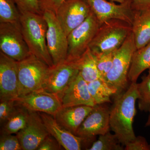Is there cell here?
I'll return each instance as SVG.
<instances>
[{
    "label": "cell",
    "mask_w": 150,
    "mask_h": 150,
    "mask_svg": "<svg viewBox=\"0 0 150 150\" xmlns=\"http://www.w3.org/2000/svg\"><path fill=\"white\" fill-rule=\"evenodd\" d=\"M64 0H38L42 13L46 11L52 12L56 14Z\"/></svg>",
    "instance_id": "1f68e13d"
},
{
    "label": "cell",
    "mask_w": 150,
    "mask_h": 150,
    "mask_svg": "<svg viewBox=\"0 0 150 150\" xmlns=\"http://www.w3.org/2000/svg\"><path fill=\"white\" fill-rule=\"evenodd\" d=\"M62 146L53 136L49 134L40 143L36 150H62Z\"/></svg>",
    "instance_id": "d6a6232c"
},
{
    "label": "cell",
    "mask_w": 150,
    "mask_h": 150,
    "mask_svg": "<svg viewBox=\"0 0 150 150\" xmlns=\"http://www.w3.org/2000/svg\"><path fill=\"white\" fill-rule=\"evenodd\" d=\"M93 106L81 105L62 107L54 116L57 123L76 135L79 127Z\"/></svg>",
    "instance_id": "ac0fdd59"
},
{
    "label": "cell",
    "mask_w": 150,
    "mask_h": 150,
    "mask_svg": "<svg viewBox=\"0 0 150 150\" xmlns=\"http://www.w3.org/2000/svg\"><path fill=\"white\" fill-rule=\"evenodd\" d=\"M123 146L115 134H112L110 131L103 135L92 144L89 150H123Z\"/></svg>",
    "instance_id": "d4e9b609"
},
{
    "label": "cell",
    "mask_w": 150,
    "mask_h": 150,
    "mask_svg": "<svg viewBox=\"0 0 150 150\" xmlns=\"http://www.w3.org/2000/svg\"><path fill=\"white\" fill-rule=\"evenodd\" d=\"M149 74H148V76H150V68L149 69Z\"/></svg>",
    "instance_id": "8d00e7d4"
},
{
    "label": "cell",
    "mask_w": 150,
    "mask_h": 150,
    "mask_svg": "<svg viewBox=\"0 0 150 150\" xmlns=\"http://www.w3.org/2000/svg\"><path fill=\"white\" fill-rule=\"evenodd\" d=\"M100 24L91 11L89 15L68 35L67 60L75 61L85 52L97 32Z\"/></svg>",
    "instance_id": "8992f818"
},
{
    "label": "cell",
    "mask_w": 150,
    "mask_h": 150,
    "mask_svg": "<svg viewBox=\"0 0 150 150\" xmlns=\"http://www.w3.org/2000/svg\"><path fill=\"white\" fill-rule=\"evenodd\" d=\"M1 134L0 150H21V145L17 135Z\"/></svg>",
    "instance_id": "83f0119b"
},
{
    "label": "cell",
    "mask_w": 150,
    "mask_h": 150,
    "mask_svg": "<svg viewBox=\"0 0 150 150\" xmlns=\"http://www.w3.org/2000/svg\"><path fill=\"white\" fill-rule=\"evenodd\" d=\"M17 62L0 51V100L18 98Z\"/></svg>",
    "instance_id": "4fadbf2b"
},
{
    "label": "cell",
    "mask_w": 150,
    "mask_h": 150,
    "mask_svg": "<svg viewBox=\"0 0 150 150\" xmlns=\"http://www.w3.org/2000/svg\"><path fill=\"white\" fill-rule=\"evenodd\" d=\"M48 133L57 140L62 147L66 150H80L82 149L84 140L73 134L57 123L53 115L39 112Z\"/></svg>",
    "instance_id": "e0dca14e"
},
{
    "label": "cell",
    "mask_w": 150,
    "mask_h": 150,
    "mask_svg": "<svg viewBox=\"0 0 150 150\" xmlns=\"http://www.w3.org/2000/svg\"><path fill=\"white\" fill-rule=\"evenodd\" d=\"M17 67L18 97L42 89L50 67L32 54L18 62Z\"/></svg>",
    "instance_id": "5b68a950"
},
{
    "label": "cell",
    "mask_w": 150,
    "mask_h": 150,
    "mask_svg": "<svg viewBox=\"0 0 150 150\" xmlns=\"http://www.w3.org/2000/svg\"><path fill=\"white\" fill-rule=\"evenodd\" d=\"M17 102L14 112L8 121L1 127V134H16L26 126L29 110Z\"/></svg>",
    "instance_id": "603a6c76"
},
{
    "label": "cell",
    "mask_w": 150,
    "mask_h": 150,
    "mask_svg": "<svg viewBox=\"0 0 150 150\" xmlns=\"http://www.w3.org/2000/svg\"><path fill=\"white\" fill-rule=\"evenodd\" d=\"M132 28L136 49L150 43V8L136 11Z\"/></svg>",
    "instance_id": "d6986e66"
},
{
    "label": "cell",
    "mask_w": 150,
    "mask_h": 150,
    "mask_svg": "<svg viewBox=\"0 0 150 150\" xmlns=\"http://www.w3.org/2000/svg\"><path fill=\"white\" fill-rule=\"evenodd\" d=\"M88 86L95 105L111 102V97L117 94V91L102 78L88 83Z\"/></svg>",
    "instance_id": "7402d4cb"
},
{
    "label": "cell",
    "mask_w": 150,
    "mask_h": 150,
    "mask_svg": "<svg viewBox=\"0 0 150 150\" xmlns=\"http://www.w3.org/2000/svg\"><path fill=\"white\" fill-rule=\"evenodd\" d=\"M79 73L75 61L66 60L50 68L42 88L59 98Z\"/></svg>",
    "instance_id": "8fae6325"
},
{
    "label": "cell",
    "mask_w": 150,
    "mask_h": 150,
    "mask_svg": "<svg viewBox=\"0 0 150 150\" xmlns=\"http://www.w3.org/2000/svg\"><path fill=\"white\" fill-rule=\"evenodd\" d=\"M110 108L106 104L96 105L79 127L76 135L85 143L94 142L98 135L107 133L110 129Z\"/></svg>",
    "instance_id": "30bf717a"
},
{
    "label": "cell",
    "mask_w": 150,
    "mask_h": 150,
    "mask_svg": "<svg viewBox=\"0 0 150 150\" xmlns=\"http://www.w3.org/2000/svg\"><path fill=\"white\" fill-rule=\"evenodd\" d=\"M149 112V114L147 121L146 123V125H145L146 127H150V108Z\"/></svg>",
    "instance_id": "d590c367"
},
{
    "label": "cell",
    "mask_w": 150,
    "mask_h": 150,
    "mask_svg": "<svg viewBox=\"0 0 150 150\" xmlns=\"http://www.w3.org/2000/svg\"><path fill=\"white\" fill-rule=\"evenodd\" d=\"M85 1L100 25L108 21L117 19L126 22L132 26L136 10L131 0L118 4L108 0Z\"/></svg>",
    "instance_id": "ba28073f"
},
{
    "label": "cell",
    "mask_w": 150,
    "mask_h": 150,
    "mask_svg": "<svg viewBox=\"0 0 150 150\" xmlns=\"http://www.w3.org/2000/svg\"><path fill=\"white\" fill-rule=\"evenodd\" d=\"M132 30V26L126 22L108 21L100 26L89 47L92 51L113 52L121 47Z\"/></svg>",
    "instance_id": "3957f363"
},
{
    "label": "cell",
    "mask_w": 150,
    "mask_h": 150,
    "mask_svg": "<svg viewBox=\"0 0 150 150\" xmlns=\"http://www.w3.org/2000/svg\"><path fill=\"white\" fill-rule=\"evenodd\" d=\"M16 100H4L0 103V124L1 127L7 122L16 109Z\"/></svg>",
    "instance_id": "f1b7e54d"
},
{
    "label": "cell",
    "mask_w": 150,
    "mask_h": 150,
    "mask_svg": "<svg viewBox=\"0 0 150 150\" xmlns=\"http://www.w3.org/2000/svg\"><path fill=\"white\" fill-rule=\"evenodd\" d=\"M16 100L28 110L45 112L53 116L62 107L58 97L42 88L19 97Z\"/></svg>",
    "instance_id": "9a60e30c"
},
{
    "label": "cell",
    "mask_w": 150,
    "mask_h": 150,
    "mask_svg": "<svg viewBox=\"0 0 150 150\" xmlns=\"http://www.w3.org/2000/svg\"><path fill=\"white\" fill-rule=\"evenodd\" d=\"M91 10L85 0H64L56 14L67 36L87 18Z\"/></svg>",
    "instance_id": "7c38bea8"
},
{
    "label": "cell",
    "mask_w": 150,
    "mask_h": 150,
    "mask_svg": "<svg viewBox=\"0 0 150 150\" xmlns=\"http://www.w3.org/2000/svg\"><path fill=\"white\" fill-rule=\"evenodd\" d=\"M138 98L137 83L132 82L126 91L115 96L110 108V129L123 146L136 137L133 125Z\"/></svg>",
    "instance_id": "6da1fadb"
},
{
    "label": "cell",
    "mask_w": 150,
    "mask_h": 150,
    "mask_svg": "<svg viewBox=\"0 0 150 150\" xmlns=\"http://www.w3.org/2000/svg\"><path fill=\"white\" fill-rule=\"evenodd\" d=\"M108 1H110L113 2H116L118 4H121L126 2L128 0H108Z\"/></svg>",
    "instance_id": "e575fe53"
},
{
    "label": "cell",
    "mask_w": 150,
    "mask_h": 150,
    "mask_svg": "<svg viewBox=\"0 0 150 150\" xmlns=\"http://www.w3.org/2000/svg\"><path fill=\"white\" fill-rule=\"evenodd\" d=\"M43 14L48 25L46 34L47 47L54 66H56L67 60L68 36L60 25L54 13L46 11Z\"/></svg>",
    "instance_id": "9c48e42d"
},
{
    "label": "cell",
    "mask_w": 150,
    "mask_h": 150,
    "mask_svg": "<svg viewBox=\"0 0 150 150\" xmlns=\"http://www.w3.org/2000/svg\"><path fill=\"white\" fill-rule=\"evenodd\" d=\"M21 13L14 0H0V23H20Z\"/></svg>",
    "instance_id": "cb8c5ba5"
},
{
    "label": "cell",
    "mask_w": 150,
    "mask_h": 150,
    "mask_svg": "<svg viewBox=\"0 0 150 150\" xmlns=\"http://www.w3.org/2000/svg\"><path fill=\"white\" fill-rule=\"evenodd\" d=\"M125 150H150V145L146 138L139 136L125 145Z\"/></svg>",
    "instance_id": "4dcf8cb0"
},
{
    "label": "cell",
    "mask_w": 150,
    "mask_h": 150,
    "mask_svg": "<svg viewBox=\"0 0 150 150\" xmlns=\"http://www.w3.org/2000/svg\"></svg>",
    "instance_id": "74e56055"
},
{
    "label": "cell",
    "mask_w": 150,
    "mask_h": 150,
    "mask_svg": "<svg viewBox=\"0 0 150 150\" xmlns=\"http://www.w3.org/2000/svg\"><path fill=\"white\" fill-rule=\"evenodd\" d=\"M20 13L21 31L30 52L50 68L54 67L46 42L48 25L43 14Z\"/></svg>",
    "instance_id": "7a4b0ae2"
},
{
    "label": "cell",
    "mask_w": 150,
    "mask_h": 150,
    "mask_svg": "<svg viewBox=\"0 0 150 150\" xmlns=\"http://www.w3.org/2000/svg\"><path fill=\"white\" fill-rule=\"evenodd\" d=\"M136 50L132 31L121 47L114 52L111 69L104 79L117 91V95L123 92L127 87L132 57Z\"/></svg>",
    "instance_id": "277c9868"
},
{
    "label": "cell",
    "mask_w": 150,
    "mask_h": 150,
    "mask_svg": "<svg viewBox=\"0 0 150 150\" xmlns=\"http://www.w3.org/2000/svg\"><path fill=\"white\" fill-rule=\"evenodd\" d=\"M62 107L95 105L89 92L88 83L78 74L59 98Z\"/></svg>",
    "instance_id": "2e32d148"
},
{
    "label": "cell",
    "mask_w": 150,
    "mask_h": 150,
    "mask_svg": "<svg viewBox=\"0 0 150 150\" xmlns=\"http://www.w3.org/2000/svg\"><path fill=\"white\" fill-rule=\"evenodd\" d=\"M134 9L143 11L150 8V0H131Z\"/></svg>",
    "instance_id": "836d02e7"
},
{
    "label": "cell",
    "mask_w": 150,
    "mask_h": 150,
    "mask_svg": "<svg viewBox=\"0 0 150 150\" xmlns=\"http://www.w3.org/2000/svg\"><path fill=\"white\" fill-rule=\"evenodd\" d=\"M29 117L24 128L16 134L22 149L36 150L49 133L44 125L39 112L29 110Z\"/></svg>",
    "instance_id": "5bb4252c"
},
{
    "label": "cell",
    "mask_w": 150,
    "mask_h": 150,
    "mask_svg": "<svg viewBox=\"0 0 150 150\" xmlns=\"http://www.w3.org/2000/svg\"><path fill=\"white\" fill-rule=\"evenodd\" d=\"M75 62L79 74L87 82L101 78L98 70L94 56L89 47Z\"/></svg>",
    "instance_id": "44dd1931"
},
{
    "label": "cell",
    "mask_w": 150,
    "mask_h": 150,
    "mask_svg": "<svg viewBox=\"0 0 150 150\" xmlns=\"http://www.w3.org/2000/svg\"><path fill=\"white\" fill-rule=\"evenodd\" d=\"M137 91L139 108L142 111H149L150 108V76H146L140 83H137Z\"/></svg>",
    "instance_id": "4316f807"
},
{
    "label": "cell",
    "mask_w": 150,
    "mask_h": 150,
    "mask_svg": "<svg viewBox=\"0 0 150 150\" xmlns=\"http://www.w3.org/2000/svg\"><path fill=\"white\" fill-rule=\"evenodd\" d=\"M20 13L31 12L43 14L38 0H14Z\"/></svg>",
    "instance_id": "f546056e"
},
{
    "label": "cell",
    "mask_w": 150,
    "mask_h": 150,
    "mask_svg": "<svg viewBox=\"0 0 150 150\" xmlns=\"http://www.w3.org/2000/svg\"><path fill=\"white\" fill-rule=\"evenodd\" d=\"M91 51L95 58L97 67L100 77L104 79L111 69L115 51L109 52Z\"/></svg>",
    "instance_id": "484cf974"
},
{
    "label": "cell",
    "mask_w": 150,
    "mask_h": 150,
    "mask_svg": "<svg viewBox=\"0 0 150 150\" xmlns=\"http://www.w3.org/2000/svg\"><path fill=\"white\" fill-rule=\"evenodd\" d=\"M150 68V43L136 49L132 57L128 79L131 82H137L138 78L145 70Z\"/></svg>",
    "instance_id": "ffe728a7"
},
{
    "label": "cell",
    "mask_w": 150,
    "mask_h": 150,
    "mask_svg": "<svg viewBox=\"0 0 150 150\" xmlns=\"http://www.w3.org/2000/svg\"><path fill=\"white\" fill-rule=\"evenodd\" d=\"M0 49L17 62L31 54L23 35L20 23H0Z\"/></svg>",
    "instance_id": "52a82bcc"
}]
</instances>
